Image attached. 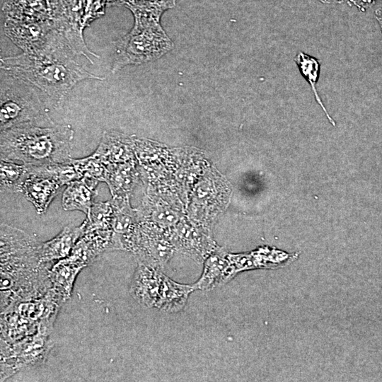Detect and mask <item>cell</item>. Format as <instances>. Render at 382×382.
<instances>
[{"mask_svg": "<svg viewBox=\"0 0 382 382\" xmlns=\"http://www.w3.org/2000/svg\"><path fill=\"white\" fill-rule=\"evenodd\" d=\"M74 132L69 125H25L1 131V160L39 166L69 161Z\"/></svg>", "mask_w": 382, "mask_h": 382, "instance_id": "obj_2", "label": "cell"}, {"mask_svg": "<svg viewBox=\"0 0 382 382\" xmlns=\"http://www.w3.org/2000/svg\"><path fill=\"white\" fill-rule=\"evenodd\" d=\"M324 4H340L342 3L345 0H319Z\"/></svg>", "mask_w": 382, "mask_h": 382, "instance_id": "obj_28", "label": "cell"}, {"mask_svg": "<svg viewBox=\"0 0 382 382\" xmlns=\"http://www.w3.org/2000/svg\"><path fill=\"white\" fill-rule=\"evenodd\" d=\"M233 278L228 255L216 250L204 260L202 274L193 285L195 290L210 291Z\"/></svg>", "mask_w": 382, "mask_h": 382, "instance_id": "obj_15", "label": "cell"}, {"mask_svg": "<svg viewBox=\"0 0 382 382\" xmlns=\"http://www.w3.org/2000/svg\"><path fill=\"white\" fill-rule=\"evenodd\" d=\"M134 142L132 138L122 133L105 130L93 155L105 165L132 161Z\"/></svg>", "mask_w": 382, "mask_h": 382, "instance_id": "obj_13", "label": "cell"}, {"mask_svg": "<svg viewBox=\"0 0 382 382\" xmlns=\"http://www.w3.org/2000/svg\"><path fill=\"white\" fill-rule=\"evenodd\" d=\"M28 174L27 166L1 160L0 183L1 191L20 193L22 185Z\"/></svg>", "mask_w": 382, "mask_h": 382, "instance_id": "obj_21", "label": "cell"}, {"mask_svg": "<svg viewBox=\"0 0 382 382\" xmlns=\"http://www.w3.org/2000/svg\"><path fill=\"white\" fill-rule=\"evenodd\" d=\"M195 290L193 284L178 283L163 273L156 308L167 313L179 312L183 309Z\"/></svg>", "mask_w": 382, "mask_h": 382, "instance_id": "obj_18", "label": "cell"}, {"mask_svg": "<svg viewBox=\"0 0 382 382\" xmlns=\"http://www.w3.org/2000/svg\"><path fill=\"white\" fill-rule=\"evenodd\" d=\"M376 0H348L350 6H355L359 11H365L371 7Z\"/></svg>", "mask_w": 382, "mask_h": 382, "instance_id": "obj_26", "label": "cell"}, {"mask_svg": "<svg viewBox=\"0 0 382 382\" xmlns=\"http://www.w3.org/2000/svg\"><path fill=\"white\" fill-rule=\"evenodd\" d=\"M134 16L132 28L114 43L112 73L127 65H140L156 61L174 47L159 19L141 15Z\"/></svg>", "mask_w": 382, "mask_h": 382, "instance_id": "obj_3", "label": "cell"}, {"mask_svg": "<svg viewBox=\"0 0 382 382\" xmlns=\"http://www.w3.org/2000/svg\"><path fill=\"white\" fill-rule=\"evenodd\" d=\"M55 29L56 27L51 23L11 19H7L4 27L6 35L23 52L42 47Z\"/></svg>", "mask_w": 382, "mask_h": 382, "instance_id": "obj_8", "label": "cell"}, {"mask_svg": "<svg viewBox=\"0 0 382 382\" xmlns=\"http://www.w3.org/2000/svg\"><path fill=\"white\" fill-rule=\"evenodd\" d=\"M124 250L137 262L162 270L171 258L174 245L169 233L149 221H141L127 240Z\"/></svg>", "mask_w": 382, "mask_h": 382, "instance_id": "obj_7", "label": "cell"}, {"mask_svg": "<svg viewBox=\"0 0 382 382\" xmlns=\"http://www.w3.org/2000/svg\"><path fill=\"white\" fill-rule=\"evenodd\" d=\"M86 219L79 226H65L55 237L42 243L40 259L43 262L52 263L68 257L79 239L84 234Z\"/></svg>", "mask_w": 382, "mask_h": 382, "instance_id": "obj_17", "label": "cell"}, {"mask_svg": "<svg viewBox=\"0 0 382 382\" xmlns=\"http://www.w3.org/2000/svg\"><path fill=\"white\" fill-rule=\"evenodd\" d=\"M106 167L105 183L109 187L112 197L127 198L136 176L133 161L106 165Z\"/></svg>", "mask_w": 382, "mask_h": 382, "instance_id": "obj_20", "label": "cell"}, {"mask_svg": "<svg viewBox=\"0 0 382 382\" xmlns=\"http://www.w3.org/2000/svg\"><path fill=\"white\" fill-rule=\"evenodd\" d=\"M161 269L138 262L129 286L133 299L145 308H156L162 277Z\"/></svg>", "mask_w": 382, "mask_h": 382, "instance_id": "obj_10", "label": "cell"}, {"mask_svg": "<svg viewBox=\"0 0 382 382\" xmlns=\"http://www.w3.org/2000/svg\"><path fill=\"white\" fill-rule=\"evenodd\" d=\"M50 333L37 330L13 343L1 340V381L18 371L43 364L52 347Z\"/></svg>", "mask_w": 382, "mask_h": 382, "instance_id": "obj_6", "label": "cell"}, {"mask_svg": "<svg viewBox=\"0 0 382 382\" xmlns=\"http://www.w3.org/2000/svg\"><path fill=\"white\" fill-rule=\"evenodd\" d=\"M75 54L64 33L55 29L40 49L1 57V70L30 83L40 91L47 104L58 106L79 82L105 79L77 63Z\"/></svg>", "mask_w": 382, "mask_h": 382, "instance_id": "obj_1", "label": "cell"}, {"mask_svg": "<svg viewBox=\"0 0 382 382\" xmlns=\"http://www.w3.org/2000/svg\"><path fill=\"white\" fill-rule=\"evenodd\" d=\"M111 238V231L85 232L76 242L68 257L87 267L104 252L110 250Z\"/></svg>", "mask_w": 382, "mask_h": 382, "instance_id": "obj_14", "label": "cell"}, {"mask_svg": "<svg viewBox=\"0 0 382 382\" xmlns=\"http://www.w3.org/2000/svg\"><path fill=\"white\" fill-rule=\"evenodd\" d=\"M99 182L83 177L67 185L63 192L62 205L64 210H79L89 216L93 200L98 195L97 185Z\"/></svg>", "mask_w": 382, "mask_h": 382, "instance_id": "obj_16", "label": "cell"}, {"mask_svg": "<svg viewBox=\"0 0 382 382\" xmlns=\"http://www.w3.org/2000/svg\"><path fill=\"white\" fill-rule=\"evenodd\" d=\"M86 267L68 257L57 261L50 269L52 288L64 302L71 295L73 286L79 273Z\"/></svg>", "mask_w": 382, "mask_h": 382, "instance_id": "obj_19", "label": "cell"}, {"mask_svg": "<svg viewBox=\"0 0 382 382\" xmlns=\"http://www.w3.org/2000/svg\"><path fill=\"white\" fill-rule=\"evenodd\" d=\"M81 178L86 177L94 179L98 182H105L107 167L93 154L82 158H70Z\"/></svg>", "mask_w": 382, "mask_h": 382, "instance_id": "obj_25", "label": "cell"}, {"mask_svg": "<svg viewBox=\"0 0 382 382\" xmlns=\"http://www.w3.org/2000/svg\"><path fill=\"white\" fill-rule=\"evenodd\" d=\"M228 257L233 277L240 272L260 269H278L286 267L288 263L286 252L267 246L250 253L229 254Z\"/></svg>", "mask_w": 382, "mask_h": 382, "instance_id": "obj_9", "label": "cell"}, {"mask_svg": "<svg viewBox=\"0 0 382 382\" xmlns=\"http://www.w3.org/2000/svg\"><path fill=\"white\" fill-rule=\"evenodd\" d=\"M27 167L29 172L51 177L63 185H67L72 181L81 178L70 160L66 163Z\"/></svg>", "mask_w": 382, "mask_h": 382, "instance_id": "obj_23", "label": "cell"}, {"mask_svg": "<svg viewBox=\"0 0 382 382\" xmlns=\"http://www.w3.org/2000/svg\"><path fill=\"white\" fill-rule=\"evenodd\" d=\"M375 18L378 22L382 31V5L375 11Z\"/></svg>", "mask_w": 382, "mask_h": 382, "instance_id": "obj_27", "label": "cell"}, {"mask_svg": "<svg viewBox=\"0 0 382 382\" xmlns=\"http://www.w3.org/2000/svg\"><path fill=\"white\" fill-rule=\"evenodd\" d=\"M62 186L51 177L29 172L20 193L33 204L38 214H43Z\"/></svg>", "mask_w": 382, "mask_h": 382, "instance_id": "obj_12", "label": "cell"}, {"mask_svg": "<svg viewBox=\"0 0 382 382\" xmlns=\"http://www.w3.org/2000/svg\"><path fill=\"white\" fill-rule=\"evenodd\" d=\"M113 207L110 199L94 203L90 214L86 217L85 232L92 231H111Z\"/></svg>", "mask_w": 382, "mask_h": 382, "instance_id": "obj_24", "label": "cell"}, {"mask_svg": "<svg viewBox=\"0 0 382 382\" xmlns=\"http://www.w3.org/2000/svg\"><path fill=\"white\" fill-rule=\"evenodd\" d=\"M42 243L25 231L1 224V274H20L45 263L40 259Z\"/></svg>", "mask_w": 382, "mask_h": 382, "instance_id": "obj_5", "label": "cell"}, {"mask_svg": "<svg viewBox=\"0 0 382 382\" xmlns=\"http://www.w3.org/2000/svg\"><path fill=\"white\" fill-rule=\"evenodd\" d=\"M173 245L202 262L214 250V243L197 227L187 223H180L173 233H169Z\"/></svg>", "mask_w": 382, "mask_h": 382, "instance_id": "obj_11", "label": "cell"}, {"mask_svg": "<svg viewBox=\"0 0 382 382\" xmlns=\"http://www.w3.org/2000/svg\"><path fill=\"white\" fill-rule=\"evenodd\" d=\"M25 125L45 127L54 124L40 91L30 83L1 70V131Z\"/></svg>", "mask_w": 382, "mask_h": 382, "instance_id": "obj_4", "label": "cell"}, {"mask_svg": "<svg viewBox=\"0 0 382 382\" xmlns=\"http://www.w3.org/2000/svg\"><path fill=\"white\" fill-rule=\"evenodd\" d=\"M295 62L297 64L301 74L309 83L316 100L318 103L323 108L328 119L332 125H335L334 120L330 117L328 111L326 110L316 87L317 81L319 76L320 64L317 59L309 56L302 52H299L294 58Z\"/></svg>", "mask_w": 382, "mask_h": 382, "instance_id": "obj_22", "label": "cell"}]
</instances>
